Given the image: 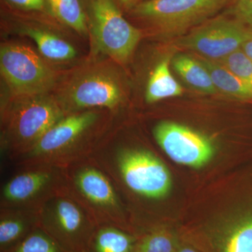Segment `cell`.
Instances as JSON below:
<instances>
[{"label":"cell","mask_w":252,"mask_h":252,"mask_svg":"<svg viewBox=\"0 0 252 252\" xmlns=\"http://www.w3.org/2000/svg\"><path fill=\"white\" fill-rule=\"evenodd\" d=\"M53 14L61 22L79 32L86 31V15L80 0H46Z\"/></svg>","instance_id":"obj_18"},{"label":"cell","mask_w":252,"mask_h":252,"mask_svg":"<svg viewBox=\"0 0 252 252\" xmlns=\"http://www.w3.org/2000/svg\"><path fill=\"white\" fill-rule=\"evenodd\" d=\"M230 0H146L133 13L157 26L166 35L184 34L211 19Z\"/></svg>","instance_id":"obj_1"},{"label":"cell","mask_w":252,"mask_h":252,"mask_svg":"<svg viewBox=\"0 0 252 252\" xmlns=\"http://www.w3.org/2000/svg\"><path fill=\"white\" fill-rule=\"evenodd\" d=\"M177 246L175 235L167 230H157L144 237L133 252H176Z\"/></svg>","instance_id":"obj_19"},{"label":"cell","mask_w":252,"mask_h":252,"mask_svg":"<svg viewBox=\"0 0 252 252\" xmlns=\"http://www.w3.org/2000/svg\"><path fill=\"white\" fill-rule=\"evenodd\" d=\"M49 180V175L44 172L18 175L5 186L4 196L12 201L26 200L39 191Z\"/></svg>","instance_id":"obj_15"},{"label":"cell","mask_w":252,"mask_h":252,"mask_svg":"<svg viewBox=\"0 0 252 252\" xmlns=\"http://www.w3.org/2000/svg\"><path fill=\"white\" fill-rule=\"evenodd\" d=\"M4 252H67L63 250L49 235L34 231L21 243Z\"/></svg>","instance_id":"obj_20"},{"label":"cell","mask_w":252,"mask_h":252,"mask_svg":"<svg viewBox=\"0 0 252 252\" xmlns=\"http://www.w3.org/2000/svg\"><path fill=\"white\" fill-rule=\"evenodd\" d=\"M220 248L221 252H252V215L228 228Z\"/></svg>","instance_id":"obj_17"},{"label":"cell","mask_w":252,"mask_h":252,"mask_svg":"<svg viewBox=\"0 0 252 252\" xmlns=\"http://www.w3.org/2000/svg\"><path fill=\"white\" fill-rule=\"evenodd\" d=\"M218 62L240 79L252 86V60L244 53L243 50H237Z\"/></svg>","instance_id":"obj_22"},{"label":"cell","mask_w":252,"mask_h":252,"mask_svg":"<svg viewBox=\"0 0 252 252\" xmlns=\"http://www.w3.org/2000/svg\"><path fill=\"white\" fill-rule=\"evenodd\" d=\"M176 252H198L195 251V250H193V249L191 248H182V249H179L178 250H177Z\"/></svg>","instance_id":"obj_27"},{"label":"cell","mask_w":252,"mask_h":252,"mask_svg":"<svg viewBox=\"0 0 252 252\" xmlns=\"http://www.w3.org/2000/svg\"><path fill=\"white\" fill-rule=\"evenodd\" d=\"M23 33L35 41L41 54L47 59L66 61L76 56L74 47L53 33L31 27L25 28Z\"/></svg>","instance_id":"obj_13"},{"label":"cell","mask_w":252,"mask_h":252,"mask_svg":"<svg viewBox=\"0 0 252 252\" xmlns=\"http://www.w3.org/2000/svg\"><path fill=\"white\" fill-rule=\"evenodd\" d=\"M21 96L11 115V131L23 142L36 143L62 120V112L52 99L44 94Z\"/></svg>","instance_id":"obj_7"},{"label":"cell","mask_w":252,"mask_h":252,"mask_svg":"<svg viewBox=\"0 0 252 252\" xmlns=\"http://www.w3.org/2000/svg\"><path fill=\"white\" fill-rule=\"evenodd\" d=\"M0 67L10 89L18 95L44 94L54 85V72L34 51L25 46H3Z\"/></svg>","instance_id":"obj_3"},{"label":"cell","mask_w":252,"mask_h":252,"mask_svg":"<svg viewBox=\"0 0 252 252\" xmlns=\"http://www.w3.org/2000/svg\"><path fill=\"white\" fill-rule=\"evenodd\" d=\"M251 35L252 30L237 20L217 17L191 29L181 38L178 45L198 56L219 61L241 49Z\"/></svg>","instance_id":"obj_4"},{"label":"cell","mask_w":252,"mask_h":252,"mask_svg":"<svg viewBox=\"0 0 252 252\" xmlns=\"http://www.w3.org/2000/svg\"><path fill=\"white\" fill-rule=\"evenodd\" d=\"M241 49L243 50L244 53L248 56L250 59L252 60V35L247 39L243 43L241 46Z\"/></svg>","instance_id":"obj_25"},{"label":"cell","mask_w":252,"mask_h":252,"mask_svg":"<svg viewBox=\"0 0 252 252\" xmlns=\"http://www.w3.org/2000/svg\"><path fill=\"white\" fill-rule=\"evenodd\" d=\"M172 64L175 72L194 90L205 94L218 92L208 69L198 58L195 59L185 54L177 55L172 60Z\"/></svg>","instance_id":"obj_11"},{"label":"cell","mask_w":252,"mask_h":252,"mask_svg":"<svg viewBox=\"0 0 252 252\" xmlns=\"http://www.w3.org/2000/svg\"><path fill=\"white\" fill-rule=\"evenodd\" d=\"M121 172L129 188L152 198H160L171 188V176L165 165L152 154L129 151L119 160Z\"/></svg>","instance_id":"obj_6"},{"label":"cell","mask_w":252,"mask_h":252,"mask_svg":"<svg viewBox=\"0 0 252 252\" xmlns=\"http://www.w3.org/2000/svg\"><path fill=\"white\" fill-rule=\"evenodd\" d=\"M95 119L94 113H84L62 119L36 142L35 152L47 154L64 148L84 132Z\"/></svg>","instance_id":"obj_9"},{"label":"cell","mask_w":252,"mask_h":252,"mask_svg":"<svg viewBox=\"0 0 252 252\" xmlns=\"http://www.w3.org/2000/svg\"><path fill=\"white\" fill-rule=\"evenodd\" d=\"M197 58L208 69L214 85L218 92L236 99H252V86L237 77L218 61L200 56Z\"/></svg>","instance_id":"obj_10"},{"label":"cell","mask_w":252,"mask_h":252,"mask_svg":"<svg viewBox=\"0 0 252 252\" xmlns=\"http://www.w3.org/2000/svg\"><path fill=\"white\" fill-rule=\"evenodd\" d=\"M230 13L235 20L252 30V0H233Z\"/></svg>","instance_id":"obj_23"},{"label":"cell","mask_w":252,"mask_h":252,"mask_svg":"<svg viewBox=\"0 0 252 252\" xmlns=\"http://www.w3.org/2000/svg\"><path fill=\"white\" fill-rule=\"evenodd\" d=\"M77 185L81 192L89 200L102 205H114L115 194L108 180L102 174L87 169L79 174Z\"/></svg>","instance_id":"obj_14"},{"label":"cell","mask_w":252,"mask_h":252,"mask_svg":"<svg viewBox=\"0 0 252 252\" xmlns=\"http://www.w3.org/2000/svg\"><path fill=\"white\" fill-rule=\"evenodd\" d=\"M122 90L117 81L104 74H94L83 79L73 87L70 97L78 107L117 105L122 99Z\"/></svg>","instance_id":"obj_8"},{"label":"cell","mask_w":252,"mask_h":252,"mask_svg":"<svg viewBox=\"0 0 252 252\" xmlns=\"http://www.w3.org/2000/svg\"><path fill=\"white\" fill-rule=\"evenodd\" d=\"M119 2L126 7L130 8L135 4L136 0H119Z\"/></svg>","instance_id":"obj_26"},{"label":"cell","mask_w":252,"mask_h":252,"mask_svg":"<svg viewBox=\"0 0 252 252\" xmlns=\"http://www.w3.org/2000/svg\"><path fill=\"white\" fill-rule=\"evenodd\" d=\"M154 134L162 150L177 163L200 167L213 157L214 147L210 140L185 126L161 122L156 126Z\"/></svg>","instance_id":"obj_5"},{"label":"cell","mask_w":252,"mask_h":252,"mask_svg":"<svg viewBox=\"0 0 252 252\" xmlns=\"http://www.w3.org/2000/svg\"><path fill=\"white\" fill-rule=\"evenodd\" d=\"M170 58L162 59L151 73L145 95L148 103L177 97L183 93L182 86L170 72Z\"/></svg>","instance_id":"obj_12"},{"label":"cell","mask_w":252,"mask_h":252,"mask_svg":"<svg viewBox=\"0 0 252 252\" xmlns=\"http://www.w3.org/2000/svg\"><path fill=\"white\" fill-rule=\"evenodd\" d=\"M90 11L99 50L126 62L140 41V31L124 18L115 0H90Z\"/></svg>","instance_id":"obj_2"},{"label":"cell","mask_w":252,"mask_h":252,"mask_svg":"<svg viewBox=\"0 0 252 252\" xmlns=\"http://www.w3.org/2000/svg\"><path fill=\"white\" fill-rule=\"evenodd\" d=\"M133 239L122 230L105 227L91 241L89 252H133Z\"/></svg>","instance_id":"obj_16"},{"label":"cell","mask_w":252,"mask_h":252,"mask_svg":"<svg viewBox=\"0 0 252 252\" xmlns=\"http://www.w3.org/2000/svg\"><path fill=\"white\" fill-rule=\"evenodd\" d=\"M16 7L30 11H41L45 6L46 0H6Z\"/></svg>","instance_id":"obj_24"},{"label":"cell","mask_w":252,"mask_h":252,"mask_svg":"<svg viewBox=\"0 0 252 252\" xmlns=\"http://www.w3.org/2000/svg\"><path fill=\"white\" fill-rule=\"evenodd\" d=\"M27 231V225L22 220L7 219L0 223V245L3 252L7 251L25 238Z\"/></svg>","instance_id":"obj_21"}]
</instances>
